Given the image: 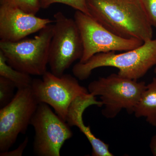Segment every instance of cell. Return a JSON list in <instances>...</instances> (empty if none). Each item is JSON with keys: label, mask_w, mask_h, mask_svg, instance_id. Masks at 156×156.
Wrapping results in <instances>:
<instances>
[{"label": "cell", "mask_w": 156, "mask_h": 156, "mask_svg": "<svg viewBox=\"0 0 156 156\" xmlns=\"http://www.w3.org/2000/svg\"><path fill=\"white\" fill-rule=\"evenodd\" d=\"M90 16L122 37L144 43L153 39V30L140 0H87Z\"/></svg>", "instance_id": "6da1fadb"}, {"label": "cell", "mask_w": 156, "mask_h": 156, "mask_svg": "<svg viewBox=\"0 0 156 156\" xmlns=\"http://www.w3.org/2000/svg\"><path fill=\"white\" fill-rule=\"evenodd\" d=\"M41 9H47L55 3H61L90 16L87 0H39Z\"/></svg>", "instance_id": "9a60e30c"}, {"label": "cell", "mask_w": 156, "mask_h": 156, "mask_svg": "<svg viewBox=\"0 0 156 156\" xmlns=\"http://www.w3.org/2000/svg\"><path fill=\"white\" fill-rule=\"evenodd\" d=\"M30 75L17 70L7 62L6 57L0 51V76L12 81L17 89L31 87L33 79Z\"/></svg>", "instance_id": "4fadbf2b"}, {"label": "cell", "mask_w": 156, "mask_h": 156, "mask_svg": "<svg viewBox=\"0 0 156 156\" xmlns=\"http://www.w3.org/2000/svg\"><path fill=\"white\" fill-rule=\"evenodd\" d=\"M146 85L143 81L138 82L112 73L92 81L88 90L93 96H100L104 116L113 119L122 109H126L128 113H134Z\"/></svg>", "instance_id": "3957f363"}, {"label": "cell", "mask_w": 156, "mask_h": 156, "mask_svg": "<svg viewBox=\"0 0 156 156\" xmlns=\"http://www.w3.org/2000/svg\"><path fill=\"white\" fill-rule=\"evenodd\" d=\"M39 102L31 87L17 89L11 102L0 109V152L9 151L18 135L24 134Z\"/></svg>", "instance_id": "ba28073f"}, {"label": "cell", "mask_w": 156, "mask_h": 156, "mask_svg": "<svg viewBox=\"0 0 156 156\" xmlns=\"http://www.w3.org/2000/svg\"><path fill=\"white\" fill-rule=\"evenodd\" d=\"M151 152L154 156H156V133L151 139L150 143Z\"/></svg>", "instance_id": "d6986e66"}, {"label": "cell", "mask_w": 156, "mask_h": 156, "mask_svg": "<svg viewBox=\"0 0 156 156\" xmlns=\"http://www.w3.org/2000/svg\"><path fill=\"white\" fill-rule=\"evenodd\" d=\"M156 65V38L144 42L141 46L122 53L115 51L95 54L86 62H78L73 68L74 76L80 80H87L92 71L102 67L119 69L121 76L138 80Z\"/></svg>", "instance_id": "7a4b0ae2"}, {"label": "cell", "mask_w": 156, "mask_h": 156, "mask_svg": "<svg viewBox=\"0 0 156 156\" xmlns=\"http://www.w3.org/2000/svg\"><path fill=\"white\" fill-rule=\"evenodd\" d=\"M30 125L35 132L33 149L37 156H60L65 142L73 136L70 127L46 103L39 104Z\"/></svg>", "instance_id": "9c48e42d"}, {"label": "cell", "mask_w": 156, "mask_h": 156, "mask_svg": "<svg viewBox=\"0 0 156 156\" xmlns=\"http://www.w3.org/2000/svg\"><path fill=\"white\" fill-rule=\"evenodd\" d=\"M29 14L36 15L41 9L39 0H8Z\"/></svg>", "instance_id": "2e32d148"}, {"label": "cell", "mask_w": 156, "mask_h": 156, "mask_svg": "<svg viewBox=\"0 0 156 156\" xmlns=\"http://www.w3.org/2000/svg\"><path fill=\"white\" fill-rule=\"evenodd\" d=\"M153 27H156V0H140Z\"/></svg>", "instance_id": "e0dca14e"}, {"label": "cell", "mask_w": 156, "mask_h": 156, "mask_svg": "<svg viewBox=\"0 0 156 156\" xmlns=\"http://www.w3.org/2000/svg\"><path fill=\"white\" fill-rule=\"evenodd\" d=\"M55 24L50 42L49 65L51 72L58 76L64 74L73 62L80 60L83 47L74 19L59 11L54 14Z\"/></svg>", "instance_id": "5b68a950"}, {"label": "cell", "mask_w": 156, "mask_h": 156, "mask_svg": "<svg viewBox=\"0 0 156 156\" xmlns=\"http://www.w3.org/2000/svg\"><path fill=\"white\" fill-rule=\"evenodd\" d=\"M53 22L27 13L8 0H0L1 41H18Z\"/></svg>", "instance_id": "30bf717a"}, {"label": "cell", "mask_w": 156, "mask_h": 156, "mask_svg": "<svg viewBox=\"0 0 156 156\" xmlns=\"http://www.w3.org/2000/svg\"><path fill=\"white\" fill-rule=\"evenodd\" d=\"M28 138L26 137L23 142L17 148L12 151H8L6 152H0L1 156H21L23 155L24 150L27 146L28 143Z\"/></svg>", "instance_id": "ac0fdd59"}, {"label": "cell", "mask_w": 156, "mask_h": 156, "mask_svg": "<svg viewBox=\"0 0 156 156\" xmlns=\"http://www.w3.org/2000/svg\"><path fill=\"white\" fill-rule=\"evenodd\" d=\"M92 105L101 107L102 104L101 101L96 100L95 96L89 93L77 98L69 108L66 122L70 127H77L87 137L92 146V156H114L109 150L108 144L95 136L90 127L84 124L83 117L84 112L87 108Z\"/></svg>", "instance_id": "8fae6325"}, {"label": "cell", "mask_w": 156, "mask_h": 156, "mask_svg": "<svg viewBox=\"0 0 156 156\" xmlns=\"http://www.w3.org/2000/svg\"><path fill=\"white\" fill-rule=\"evenodd\" d=\"M83 41V51L79 62L83 63L97 53L133 50L144 42L113 33L91 16L76 11L74 15Z\"/></svg>", "instance_id": "52a82bcc"}, {"label": "cell", "mask_w": 156, "mask_h": 156, "mask_svg": "<svg viewBox=\"0 0 156 156\" xmlns=\"http://www.w3.org/2000/svg\"><path fill=\"white\" fill-rule=\"evenodd\" d=\"M154 72L156 73V65L155 66L154 69Z\"/></svg>", "instance_id": "ffe728a7"}, {"label": "cell", "mask_w": 156, "mask_h": 156, "mask_svg": "<svg viewBox=\"0 0 156 156\" xmlns=\"http://www.w3.org/2000/svg\"><path fill=\"white\" fill-rule=\"evenodd\" d=\"M16 88L14 83L9 79L0 76V107H4L14 98Z\"/></svg>", "instance_id": "5bb4252c"}, {"label": "cell", "mask_w": 156, "mask_h": 156, "mask_svg": "<svg viewBox=\"0 0 156 156\" xmlns=\"http://www.w3.org/2000/svg\"><path fill=\"white\" fill-rule=\"evenodd\" d=\"M53 28V24H48L32 38L13 42L0 41V51L6 57L7 63L30 75L43 76L49 64Z\"/></svg>", "instance_id": "277c9868"}, {"label": "cell", "mask_w": 156, "mask_h": 156, "mask_svg": "<svg viewBox=\"0 0 156 156\" xmlns=\"http://www.w3.org/2000/svg\"><path fill=\"white\" fill-rule=\"evenodd\" d=\"M32 91L39 103L52 107L58 116L66 122L68 111L77 98L89 93L76 78L70 74L58 76L47 71L42 79L33 80Z\"/></svg>", "instance_id": "8992f818"}, {"label": "cell", "mask_w": 156, "mask_h": 156, "mask_svg": "<svg viewBox=\"0 0 156 156\" xmlns=\"http://www.w3.org/2000/svg\"><path fill=\"white\" fill-rule=\"evenodd\" d=\"M134 114L137 118L144 117L150 125L156 127V77L146 85Z\"/></svg>", "instance_id": "7c38bea8"}]
</instances>
